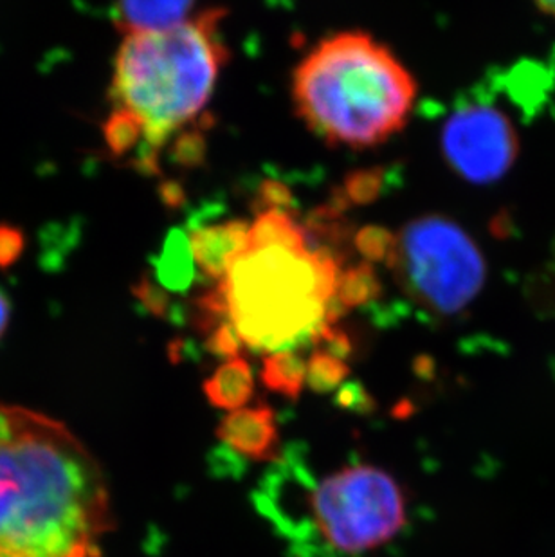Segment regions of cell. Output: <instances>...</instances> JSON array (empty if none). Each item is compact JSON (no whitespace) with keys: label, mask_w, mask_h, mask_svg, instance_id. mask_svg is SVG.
Returning a JSON list of instances; mask_svg holds the SVG:
<instances>
[{"label":"cell","mask_w":555,"mask_h":557,"mask_svg":"<svg viewBox=\"0 0 555 557\" xmlns=\"http://www.w3.org/2000/svg\"><path fill=\"white\" fill-rule=\"evenodd\" d=\"M106 474L63 422L0 403V557H100Z\"/></svg>","instance_id":"6da1fadb"},{"label":"cell","mask_w":555,"mask_h":557,"mask_svg":"<svg viewBox=\"0 0 555 557\" xmlns=\"http://www.w3.org/2000/svg\"><path fill=\"white\" fill-rule=\"evenodd\" d=\"M222 16L208 10L168 29L123 33L112 73L114 111L106 122L114 156L137 152L150 166L170 139L199 120L227 62Z\"/></svg>","instance_id":"7a4b0ae2"},{"label":"cell","mask_w":555,"mask_h":557,"mask_svg":"<svg viewBox=\"0 0 555 557\" xmlns=\"http://www.w3.org/2000/svg\"><path fill=\"white\" fill-rule=\"evenodd\" d=\"M341 273L331 249L312 248L293 215L269 206L249 224L247 246L217 289L242 345L271 354L334 325Z\"/></svg>","instance_id":"3957f363"},{"label":"cell","mask_w":555,"mask_h":557,"mask_svg":"<svg viewBox=\"0 0 555 557\" xmlns=\"http://www.w3.org/2000/svg\"><path fill=\"white\" fill-rule=\"evenodd\" d=\"M419 85L395 54L368 33L321 40L293 76L298 116L332 147H378L408 125Z\"/></svg>","instance_id":"277c9868"},{"label":"cell","mask_w":555,"mask_h":557,"mask_svg":"<svg viewBox=\"0 0 555 557\" xmlns=\"http://www.w3.org/2000/svg\"><path fill=\"white\" fill-rule=\"evenodd\" d=\"M398 287L435 318L458 315L488 282V260L477 240L449 216L424 215L393 235L386 255Z\"/></svg>","instance_id":"5b68a950"},{"label":"cell","mask_w":555,"mask_h":557,"mask_svg":"<svg viewBox=\"0 0 555 557\" xmlns=\"http://www.w3.org/2000/svg\"><path fill=\"white\" fill-rule=\"evenodd\" d=\"M307 518L323 547L340 556H359L398 536L408 521V499L388 471L351 463L312 487Z\"/></svg>","instance_id":"8992f818"},{"label":"cell","mask_w":555,"mask_h":557,"mask_svg":"<svg viewBox=\"0 0 555 557\" xmlns=\"http://www.w3.org/2000/svg\"><path fill=\"white\" fill-rule=\"evenodd\" d=\"M442 156L461 180L493 185L513 170L521 143L513 120L491 103L472 101L456 109L442 126Z\"/></svg>","instance_id":"52a82bcc"},{"label":"cell","mask_w":555,"mask_h":557,"mask_svg":"<svg viewBox=\"0 0 555 557\" xmlns=\"http://www.w3.org/2000/svg\"><path fill=\"white\" fill-rule=\"evenodd\" d=\"M217 435L222 444L249 460H273L278 457L280 430L276 413L269 406H246L230 411L222 419Z\"/></svg>","instance_id":"ba28073f"},{"label":"cell","mask_w":555,"mask_h":557,"mask_svg":"<svg viewBox=\"0 0 555 557\" xmlns=\"http://www.w3.org/2000/svg\"><path fill=\"white\" fill-rule=\"evenodd\" d=\"M247 237V222L230 221L200 227L189 237V255L206 276L222 280L231 262L246 248Z\"/></svg>","instance_id":"9c48e42d"},{"label":"cell","mask_w":555,"mask_h":557,"mask_svg":"<svg viewBox=\"0 0 555 557\" xmlns=\"http://www.w3.org/2000/svg\"><path fill=\"white\" fill-rule=\"evenodd\" d=\"M195 0H118L121 33L159 32L192 18Z\"/></svg>","instance_id":"30bf717a"},{"label":"cell","mask_w":555,"mask_h":557,"mask_svg":"<svg viewBox=\"0 0 555 557\" xmlns=\"http://www.w3.org/2000/svg\"><path fill=\"white\" fill-rule=\"evenodd\" d=\"M255 394L251 367L244 356L225 359L224 363L206 379L205 395L208 403L225 411L246 408Z\"/></svg>","instance_id":"8fae6325"},{"label":"cell","mask_w":555,"mask_h":557,"mask_svg":"<svg viewBox=\"0 0 555 557\" xmlns=\"http://www.w3.org/2000/svg\"><path fill=\"white\" fill-rule=\"evenodd\" d=\"M262 383L287 399H298L307 386V359L293 348L268 354L263 359Z\"/></svg>","instance_id":"7c38bea8"},{"label":"cell","mask_w":555,"mask_h":557,"mask_svg":"<svg viewBox=\"0 0 555 557\" xmlns=\"http://www.w3.org/2000/svg\"><path fill=\"white\" fill-rule=\"evenodd\" d=\"M379 282L368 263H359L341 273L340 285L335 293V312L354 309L378 296Z\"/></svg>","instance_id":"4fadbf2b"},{"label":"cell","mask_w":555,"mask_h":557,"mask_svg":"<svg viewBox=\"0 0 555 557\" xmlns=\"http://www.w3.org/2000/svg\"><path fill=\"white\" fill-rule=\"evenodd\" d=\"M350 373L345 359L335 356L331 350L320 347L307 359V386L314 392H331L337 388Z\"/></svg>","instance_id":"5bb4252c"},{"label":"cell","mask_w":555,"mask_h":557,"mask_svg":"<svg viewBox=\"0 0 555 557\" xmlns=\"http://www.w3.org/2000/svg\"><path fill=\"white\" fill-rule=\"evenodd\" d=\"M24 237L18 227L0 226V268H10L21 257Z\"/></svg>","instance_id":"9a60e30c"},{"label":"cell","mask_w":555,"mask_h":557,"mask_svg":"<svg viewBox=\"0 0 555 557\" xmlns=\"http://www.w3.org/2000/svg\"><path fill=\"white\" fill-rule=\"evenodd\" d=\"M11 306L8 296L0 289V339L4 337L5 329L10 325Z\"/></svg>","instance_id":"2e32d148"},{"label":"cell","mask_w":555,"mask_h":557,"mask_svg":"<svg viewBox=\"0 0 555 557\" xmlns=\"http://www.w3.org/2000/svg\"><path fill=\"white\" fill-rule=\"evenodd\" d=\"M534 4L538 5L543 13L554 16L555 18V0H534Z\"/></svg>","instance_id":"e0dca14e"}]
</instances>
